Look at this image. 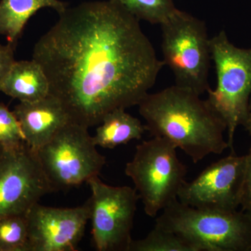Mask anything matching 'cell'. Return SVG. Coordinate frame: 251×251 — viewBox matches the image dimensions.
<instances>
[{
	"mask_svg": "<svg viewBox=\"0 0 251 251\" xmlns=\"http://www.w3.org/2000/svg\"><path fill=\"white\" fill-rule=\"evenodd\" d=\"M138 21L161 25L178 11L173 0H111Z\"/></svg>",
	"mask_w": 251,
	"mask_h": 251,
	"instance_id": "16",
	"label": "cell"
},
{
	"mask_svg": "<svg viewBox=\"0 0 251 251\" xmlns=\"http://www.w3.org/2000/svg\"><path fill=\"white\" fill-rule=\"evenodd\" d=\"M68 7L67 3L61 0H1L0 36L16 46L29 18L39 10L50 8L60 14Z\"/></svg>",
	"mask_w": 251,
	"mask_h": 251,
	"instance_id": "14",
	"label": "cell"
},
{
	"mask_svg": "<svg viewBox=\"0 0 251 251\" xmlns=\"http://www.w3.org/2000/svg\"><path fill=\"white\" fill-rule=\"evenodd\" d=\"M246 156L245 176L241 206L242 210L251 207V146Z\"/></svg>",
	"mask_w": 251,
	"mask_h": 251,
	"instance_id": "21",
	"label": "cell"
},
{
	"mask_svg": "<svg viewBox=\"0 0 251 251\" xmlns=\"http://www.w3.org/2000/svg\"><path fill=\"white\" fill-rule=\"evenodd\" d=\"M13 112L21 126L25 142L34 152L71 122L62 104L50 94L37 101L20 102Z\"/></svg>",
	"mask_w": 251,
	"mask_h": 251,
	"instance_id": "12",
	"label": "cell"
},
{
	"mask_svg": "<svg viewBox=\"0 0 251 251\" xmlns=\"http://www.w3.org/2000/svg\"><path fill=\"white\" fill-rule=\"evenodd\" d=\"M87 201L94 246L98 251H129L139 196L135 188L110 186L99 176L87 181Z\"/></svg>",
	"mask_w": 251,
	"mask_h": 251,
	"instance_id": "8",
	"label": "cell"
},
{
	"mask_svg": "<svg viewBox=\"0 0 251 251\" xmlns=\"http://www.w3.org/2000/svg\"><path fill=\"white\" fill-rule=\"evenodd\" d=\"M126 109L117 108L103 117L94 135V143L103 149H114L140 140L146 127L140 120L132 116Z\"/></svg>",
	"mask_w": 251,
	"mask_h": 251,
	"instance_id": "15",
	"label": "cell"
},
{
	"mask_svg": "<svg viewBox=\"0 0 251 251\" xmlns=\"http://www.w3.org/2000/svg\"><path fill=\"white\" fill-rule=\"evenodd\" d=\"M0 143L4 150L20 148L25 143L21 126L14 112L0 103Z\"/></svg>",
	"mask_w": 251,
	"mask_h": 251,
	"instance_id": "19",
	"label": "cell"
},
{
	"mask_svg": "<svg viewBox=\"0 0 251 251\" xmlns=\"http://www.w3.org/2000/svg\"><path fill=\"white\" fill-rule=\"evenodd\" d=\"M53 192L37 155L27 144L4 150L0 157V220L27 214L41 198Z\"/></svg>",
	"mask_w": 251,
	"mask_h": 251,
	"instance_id": "9",
	"label": "cell"
},
{
	"mask_svg": "<svg viewBox=\"0 0 251 251\" xmlns=\"http://www.w3.org/2000/svg\"><path fill=\"white\" fill-rule=\"evenodd\" d=\"M3 151H4V148H3L1 144L0 143V157H1V154H2Z\"/></svg>",
	"mask_w": 251,
	"mask_h": 251,
	"instance_id": "24",
	"label": "cell"
},
{
	"mask_svg": "<svg viewBox=\"0 0 251 251\" xmlns=\"http://www.w3.org/2000/svg\"><path fill=\"white\" fill-rule=\"evenodd\" d=\"M29 251H75L90 221L87 202L75 207H52L39 202L26 214Z\"/></svg>",
	"mask_w": 251,
	"mask_h": 251,
	"instance_id": "11",
	"label": "cell"
},
{
	"mask_svg": "<svg viewBox=\"0 0 251 251\" xmlns=\"http://www.w3.org/2000/svg\"><path fill=\"white\" fill-rule=\"evenodd\" d=\"M129 251H196L195 248L175 232L155 225L143 239L132 240Z\"/></svg>",
	"mask_w": 251,
	"mask_h": 251,
	"instance_id": "17",
	"label": "cell"
},
{
	"mask_svg": "<svg viewBox=\"0 0 251 251\" xmlns=\"http://www.w3.org/2000/svg\"><path fill=\"white\" fill-rule=\"evenodd\" d=\"M244 128L251 135V94L249 98V105H248L247 123L244 126Z\"/></svg>",
	"mask_w": 251,
	"mask_h": 251,
	"instance_id": "22",
	"label": "cell"
},
{
	"mask_svg": "<svg viewBox=\"0 0 251 251\" xmlns=\"http://www.w3.org/2000/svg\"><path fill=\"white\" fill-rule=\"evenodd\" d=\"M15 48L16 45L10 43H7L6 45L0 44V87L10 67L16 61L14 57Z\"/></svg>",
	"mask_w": 251,
	"mask_h": 251,
	"instance_id": "20",
	"label": "cell"
},
{
	"mask_svg": "<svg viewBox=\"0 0 251 251\" xmlns=\"http://www.w3.org/2000/svg\"><path fill=\"white\" fill-rule=\"evenodd\" d=\"M0 92L20 102L37 101L50 94L47 75L39 63L15 61L1 82Z\"/></svg>",
	"mask_w": 251,
	"mask_h": 251,
	"instance_id": "13",
	"label": "cell"
},
{
	"mask_svg": "<svg viewBox=\"0 0 251 251\" xmlns=\"http://www.w3.org/2000/svg\"><path fill=\"white\" fill-rule=\"evenodd\" d=\"M210 52L217 85L214 90L208 89L206 101L226 124L227 143L234 153L236 130L247 123L251 94V49L236 47L222 30L210 39Z\"/></svg>",
	"mask_w": 251,
	"mask_h": 251,
	"instance_id": "4",
	"label": "cell"
},
{
	"mask_svg": "<svg viewBox=\"0 0 251 251\" xmlns=\"http://www.w3.org/2000/svg\"><path fill=\"white\" fill-rule=\"evenodd\" d=\"M161 27L163 62L174 74L175 85L200 96L207 92L211 59L205 23L178 9Z\"/></svg>",
	"mask_w": 251,
	"mask_h": 251,
	"instance_id": "6",
	"label": "cell"
},
{
	"mask_svg": "<svg viewBox=\"0 0 251 251\" xmlns=\"http://www.w3.org/2000/svg\"><path fill=\"white\" fill-rule=\"evenodd\" d=\"M138 106L147 131L171 141L194 163L229 148L224 138L226 124L192 91L173 85L148 93Z\"/></svg>",
	"mask_w": 251,
	"mask_h": 251,
	"instance_id": "2",
	"label": "cell"
},
{
	"mask_svg": "<svg viewBox=\"0 0 251 251\" xmlns=\"http://www.w3.org/2000/svg\"><path fill=\"white\" fill-rule=\"evenodd\" d=\"M243 211H245L246 214H247V216H249V219H250L251 221V207L248 208V209Z\"/></svg>",
	"mask_w": 251,
	"mask_h": 251,
	"instance_id": "23",
	"label": "cell"
},
{
	"mask_svg": "<svg viewBox=\"0 0 251 251\" xmlns=\"http://www.w3.org/2000/svg\"><path fill=\"white\" fill-rule=\"evenodd\" d=\"M88 129L68 122L36 151L54 192L87 183L105 166V157L99 152Z\"/></svg>",
	"mask_w": 251,
	"mask_h": 251,
	"instance_id": "7",
	"label": "cell"
},
{
	"mask_svg": "<svg viewBox=\"0 0 251 251\" xmlns=\"http://www.w3.org/2000/svg\"><path fill=\"white\" fill-rule=\"evenodd\" d=\"M0 251H29L26 214L0 220Z\"/></svg>",
	"mask_w": 251,
	"mask_h": 251,
	"instance_id": "18",
	"label": "cell"
},
{
	"mask_svg": "<svg viewBox=\"0 0 251 251\" xmlns=\"http://www.w3.org/2000/svg\"><path fill=\"white\" fill-rule=\"evenodd\" d=\"M246 156H229L211 163L197 177L185 181L178 201L198 209L234 211L241 206Z\"/></svg>",
	"mask_w": 251,
	"mask_h": 251,
	"instance_id": "10",
	"label": "cell"
},
{
	"mask_svg": "<svg viewBox=\"0 0 251 251\" xmlns=\"http://www.w3.org/2000/svg\"><path fill=\"white\" fill-rule=\"evenodd\" d=\"M176 149L166 138L153 137L137 145L134 156L126 165L125 174L133 181L150 217H156L177 199L186 181L187 168L178 158Z\"/></svg>",
	"mask_w": 251,
	"mask_h": 251,
	"instance_id": "5",
	"label": "cell"
},
{
	"mask_svg": "<svg viewBox=\"0 0 251 251\" xmlns=\"http://www.w3.org/2000/svg\"><path fill=\"white\" fill-rule=\"evenodd\" d=\"M156 225L178 234L196 251H251V221L243 210L198 209L176 199L161 211Z\"/></svg>",
	"mask_w": 251,
	"mask_h": 251,
	"instance_id": "3",
	"label": "cell"
},
{
	"mask_svg": "<svg viewBox=\"0 0 251 251\" xmlns=\"http://www.w3.org/2000/svg\"><path fill=\"white\" fill-rule=\"evenodd\" d=\"M59 15L32 59L71 122L89 128L115 109L138 105L164 66L139 21L111 0L85 1Z\"/></svg>",
	"mask_w": 251,
	"mask_h": 251,
	"instance_id": "1",
	"label": "cell"
}]
</instances>
